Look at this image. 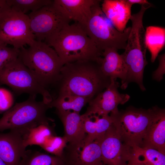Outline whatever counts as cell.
Masks as SVG:
<instances>
[{"label": "cell", "instance_id": "obj_1", "mask_svg": "<svg viewBox=\"0 0 165 165\" xmlns=\"http://www.w3.org/2000/svg\"><path fill=\"white\" fill-rule=\"evenodd\" d=\"M100 64L93 61H79L64 64L56 86L57 96L72 94L92 99L110 84Z\"/></svg>", "mask_w": 165, "mask_h": 165}, {"label": "cell", "instance_id": "obj_2", "mask_svg": "<svg viewBox=\"0 0 165 165\" xmlns=\"http://www.w3.org/2000/svg\"><path fill=\"white\" fill-rule=\"evenodd\" d=\"M44 42L55 50L64 64L84 60L95 61L100 64L102 52L97 48L84 27L76 22L65 25Z\"/></svg>", "mask_w": 165, "mask_h": 165}, {"label": "cell", "instance_id": "obj_3", "mask_svg": "<svg viewBox=\"0 0 165 165\" xmlns=\"http://www.w3.org/2000/svg\"><path fill=\"white\" fill-rule=\"evenodd\" d=\"M29 48L20 49L18 57L44 88L56 87L64 65L55 50L36 40Z\"/></svg>", "mask_w": 165, "mask_h": 165}, {"label": "cell", "instance_id": "obj_4", "mask_svg": "<svg viewBox=\"0 0 165 165\" xmlns=\"http://www.w3.org/2000/svg\"><path fill=\"white\" fill-rule=\"evenodd\" d=\"M36 96L30 95L26 101L16 103L5 112L0 119V131L16 130L24 136L30 129L52 122L46 115L50 108L42 101H37Z\"/></svg>", "mask_w": 165, "mask_h": 165}, {"label": "cell", "instance_id": "obj_5", "mask_svg": "<svg viewBox=\"0 0 165 165\" xmlns=\"http://www.w3.org/2000/svg\"><path fill=\"white\" fill-rule=\"evenodd\" d=\"M154 112V107L146 109L129 106L110 115L122 142L132 148L141 147Z\"/></svg>", "mask_w": 165, "mask_h": 165}, {"label": "cell", "instance_id": "obj_6", "mask_svg": "<svg viewBox=\"0 0 165 165\" xmlns=\"http://www.w3.org/2000/svg\"><path fill=\"white\" fill-rule=\"evenodd\" d=\"M99 0L93 6L91 16L84 28L88 35L101 51L108 48L125 49L131 27L123 32L118 31L102 12Z\"/></svg>", "mask_w": 165, "mask_h": 165}, {"label": "cell", "instance_id": "obj_7", "mask_svg": "<svg viewBox=\"0 0 165 165\" xmlns=\"http://www.w3.org/2000/svg\"><path fill=\"white\" fill-rule=\"evenodd\" d=\"M1 84L8 86L19 94H40L42 101L47 104L53 99L50 92L40 84L18 57L0 71Z\"/></svg>", "mask_w": 165, "mask_h": 165}, {"label": "cell", "instance_id": "obj_8", "mask_svg": "<svg viewBox=\"0 0 165 165\" xmlns=\"http://www.w3.org/2000/svg\"><path fill=\"white\" fill-rule=\"evenodd\" d=\"M35 40L28 15L8 5L0 16V42L20 50L25 45H31Z\"/></svg>", "mask_w": 165, "mask_h": 165}, {"label": "cell", "instance_id": "obj_9", "mask_svg": "<svg viewBox=\"0 0 165 165\" xmlns=\"http://www.w3.org/2000/svg\"><path fill=\"white\" fill-rule=\"evenodd\" d=\"M151 6L150 3L141 5L140 10L131 15L130 19L132 26L125 51L122 55L127 67L133 69L145 68L148 64L146 57L145 30L143 19L145 11Z\"/></svg>", "mask_w": 165, "mask_h": 165}, {"label": "cell", "instance_id": "obj_10", "mask_svg": "<svg viewBox=\"0 0 165 165\" xmlns=\"http://www.w3.org/2000/svg\"><path fill=\"white\" fill-rule=\"evenodd\" d=\"M30 29L35 40L44 42L71 20L53 4L44 6L28 15Z\"/></svg>", "mask_w": 165, "mask_h": 165}, {"label": "cell", "instance_id": "obj_11", "mask_svg": "<svg viewBox=\"0 0 165 165\" xmlns=\"http://www.w3.org/2000/svg\"><path fill=\"white\" fill-rule=\"evenodd\" d=\"M116 80L111 79L110 85L90 101L84 114L104 116L109 115V114H115L119 112L118 105L125 104L129 100L130 97L127 94L119 92V83Z\"/></svg>", "mask_w": 165, "mask_h": 165}, {"label": "cell", "instance_id": "obj_12", "mask_svg": "<svg viewBox=\"0 0 165 165\" xmlns=\"http://www.w3.org/2000/svg\"><path fill=\"white\" fill-rule=\"evenodd\" d=\"M102 158L105 165H128L133 148L121 140L113 124L100 141Z\"/></svg>", "mask_w": 165, "mask_h": 165}, {"label": "cell", "instance_id": "obj_13", "mask_svg": "<svg viewBox=\"0 0 165 165\" xmlns=\"http://www.w3.org/2000/svg\"><path fill=\"white\" fill-rule=\"evenodd\" d=\"M100 141L84 144L78 148L66 146L63 157L69 165H105L102 160Z\"/></svg>", "mask_w": 165, "mask_h": 165}, {"label": "cell", "instance_id": "obj_14", "mask_svg": "<svg viewBox=\"0 0 165 165\" xmlns=\"http://www.w3.org/2000/svg\"><path fill=\"white\" fill-rule=\"evenodd\" d=\"M56 112L63 125V137L69 143L68 146L74 148L81 147L86 136L82 115L71 111Z\"/></svg>", "mask_w": 165, "mask_h": 165}, {"label": "cell", "instance_id": "obj_15", "mask_svg": "<svg viewBox=\"0 0 165 165\" xmlns=\"http://www.w3.org/2000/svg\"><path fill=\"white\" fill-rule=\"evenodd\" d=\"M23 136L16 130L0 133V158L7 165H19L26 150Z\"/></svg>", "mask_w": 165, "mask_h": 165}, {"label": "cell", "instance_id": "obj_16", "mask_svg": "<svg viewBox=\"0 0 165 165\" xmlns=\"http://www.w3.org/2000/svg\"><path fill=\"white\" fill-rule=\"evenodd\" d=\"M141 148L156 149L165 154V111L154 106L152 120L148 127Z\"/></svg>", "mask_w": 165, "mask_h": 165}, {"label": "cell", "instance_id": "obj_17", "mask_svg": "<svg viewBox=\"0 0 165 165\" xmlns=\"http://www.w3.org/2000/svg\"><path fill=\"white\" fill-rule=\"evenodd\" d=\"M98 0H54L53 5L71 21L83 27L90 19L92 9Z\"/></svg>", "mask_w": 165, "mask_h": 165}, {"label": "cell", "instance_id": "obj_18", "mask_svg": "<svg viewBox=\"0 0 165 165\" xmlns=\"http://www.w3.org/2000/svg\"><path fill=\"white\" fill-rule=\"evenodd\" d=\"M132 6L127 0H104L101 8L115 28L119 31L123 32L131 16Z\"/></svg>", "mask_w": 165, "mask_h": 165}, {"label": "cell", "instance_id": "obj_19", "mask_svg": "<svg viewBox=\"0 0 165 165\" xmlns=\"http://www.w3.org/2000/svg\"><path fill=\"white\" fill-rule=\"evenodd\" d=\"M114 48H108L102 53L100 68L103 74L112 79H120L121 85L125 81L127 73L126 64L122 54Z\"/></svg>", "mask_w": 165, "mask_h": 165}, {"label": "cell", "instance_id": "obj_20", "mask_svg": "<svg viewBox=\"0 0 165 165\" xmlns=\"http://www.w3.org/2000/svg\"><path fill=\"white\" fill-rule=\"evenodd\" d=\"M82 116L86 134L84 144L96 140L100 141L113 123L112 118L110 115L99 116L84 113Z\"/></svg>", "mask_w": 165, "mask_h": 165}, {"label": "cell", "instance_id": "obj_21", "mask_svg": "<svg viewBox=\"0 0 165 165\" xmlns=\"http://www.w3.org/2000/svg\"><path fill=\"white\" fill-rule=\"evenodd\" d=\"M92 99L72 94L57 96L48 105L50 108H55L56 111H68L79 113L82 109Z\"/></svg>", "mask_w": 165, "mask_h": 165}, {"label": "cell", "instance_id": "obj_22", "mask_svg": "<svg viewBox=\"0 0 165 165\" xmlns=\"http://www.w3.org/2000/svg\"><path fill=\"white\" fill-rule=\"evenodd\" d=\"M19 165H69L64 159L35 150H26Z\"/></svg>", "mask_w": 165, "mask_h": 165}, {"label": "cell", "instance_id": "obj_23", "mask_svg": "<svg viewBox=\"0 0 165 165\" xmlns=\"http://www.w3.org/2000/svg\"><path fill=\"white\" fill-rule=\"evenodd\" d=\"M145 40L147 48L151 54V61L153 63L165 46V28L155 26L147 27L145 30Z\"/></svg>", "mask_w": 165, "mask_h": 165}, {"label": "cell", "instance_id": "obj_24", "mask_svg": "<svg viewBox=\"0 0 165 165\" xmlns=\"http://www.w3.org/2000/svg\"><path fill=\"white\" fill-rule=\"evenodd\" d=\"M50 124H42L30 129L23 136V143L26 148L34 145L41 147L52 136L55 135Z\"/></svg>", "mask_w": 165, "mask_h": 165}, {"label": "cell", "instance_id": "obj_25", "mask_svg": "<svg viewBox=\"0 0 165 165\" xmlns=\"http://www.w3.org/2000/svg\"><path fill=\"white\" fill-rule=\"evenodd\" d=\"M133 156L147 165H165V154L156 149L135 146L132 148Z\"/></svg>", "mask_w": 165, "mask_h": 165}, {"label": "cell", "instance_id": "obj_26", "mask_svg": "<svg viewBox=\"0 0 165 165\" xmlns=\"http://www.w3.org/2000/svg\"><path fill=\"white\" fill-rule=\"evenodd\" d=\"M12 9L24 14L29 11H35L45 6L52 4L51 0H6Z\"/></svg>", "mask_w": 165, "mask_h": 165}, {"label": "cell", "instance_id": "obj_27", "mask_svg": "<svg viewBox=\"0 0 165 165\" xmlns=\"http://www.w3.org/2000/svg\"><path fill=\"white\" fill-rule=\"evenodd\" d=\"M67 143L63 137L54 135L49 138L41 147L53 155L63 158L64 151Z\"/></svg>", "mask_w": 165, "mask_h": 165}, {"label": "cell", "instance_id": "obj_28", "mask_svg": "<svg viewBox=\"0 0 165 165\" xmlns=\"http://www.w3.org/2000/svg\"><path fill=\"white\" fill-rule=\"evenodd\" d=\"M20 50L10 47L0 42V71L7 64L17 58Z\"/></svg>", "mask_w": 165, "mask_h": 165}, {"label": "cell", "instance_id": "obj_29", "mask_svg": "<svg viewBox=\"0 0 165 165\" xmlns=\"http://www.w3.org/2000/svg\"><path fill=\"white\" fill-rule=\"evenodd\" d=\"M14 102L13 93L6 88L0 87V113L10 109L13 106Z\"/></svg>", "mask_w": 165, "mask_h": 165}, {"label": "cell", "instance_id": "obj_30", "mask_svg": "<svg viewBox=\"0 0 165 165\" xmlns=\"http://www.w3.org/2000/svg\"><path fill=\"white\" fill-rule=\"evenodd\" d=\"M165 57L164 53L159 56V65L153 74V79L159 82L162 80L163 75L165 74Z\"/></svg>", "mask_w": 165, "mask_h": 165}, {"label": "cell", "instance_id": "obj_31", "mask_svg": "<svg viewBox=\"0 0 165 165\" xmlns=\"http://www.w3.org/2000/svg\"><path fill=\"white\" fill-rule=\"evenodd\" d=\"M127 1L132 5L134 4H138L141 6L150 3L146 0H127Z\"/></svg>", "mask_w": 165, "mask_h": 165}, {"label": "cell", "instance_id": "obj_32", "mask_svg": "<svg viewBox=\"0 0 165 165\" xmlns=\"http://www.w3.org/2000/svg\"><path fill=\"white\" fill-rule=\"evenodd\" d=\"M128 165H147L146 164L139 162L136 160L133 155L131 158L130 160Z\"/></svg>", "mask_w": 165, "mask_h": 165}, {"label": "cell", "instance_id": "obj_33", "mask_svg": "<svg viewBox=\"0 0 165 165\" xmlns=\"http://www.w3.org/2000/svg\"><path fill=\"white\" fill-rule=\"evenodd\" d=\"M8 6L6 0H0V16Z\"/></svg>", "mask_w": 165, "mask_h": 165}, {"label": "cell", "instance_id": "obj_34", "mask_svg": "<svg viewBox=\"0 0 165 165\" xmlns=\"http://www.w3.org/2000/svg\"><path fill=\"white\" fill-rule=\"evenodd\" d=\"M0 165H7L0 158Z\"/></svg>", "mask_w": 165, "mask_h": 165}]
</instances>
